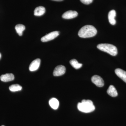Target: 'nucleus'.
Returning a JSON list of instances; mask_svg holds the SVG:
<instances>
[{"instance_id": "obj_10", "label": "nucleus", "mask_w": 126, "mask_h": 126, "mask_svg": "<svg viewBox=\"0 0 126 126\" xmlns=\"http://www.w3.org/2000/svg\"><path fill=\"white\" fill-rule=\"evenodd\" d=\"M115 73L117 75L126 83V72L120 68L115 69Z\"/></svg>"}, {"instance_id": "obj_13", "label": "nucleus", "mask_w": 126, "mask_h": 126, "mask_svg": "<svg viewBox=\"0 0 126 126\" xmlns=\"http://www.w3.org/2000/svg\"><path fill=\"white\" fill-rule=\"evenodd\" d=\"M49 103L50 107L53 109L56 110L58 108L59 102L56 98H51L50 99Z\"/></svg>"}, {"instance_id": "obj_21", "label": "nucleus", "mask_w": 126, "mask_h": 126, "mask_svg": "<svg viewBox=\"0 0 126 126\" xmlns=\"http://www.w3.org/2000/svg\"></svg>"}, {"instance_id": "obj_7", "label": "nucleus", "mask_w": 126, "mask_h": 126, "mask_svg": "<svg viewBox=\"0 0 126 126\" xmlns=\"http://www.w3.org/2000/svg\"><path fill=\"white\" fill-rule=\"evenodd\" d=\"M78 16V13L77 11L69 10L64 13L62 16V17L63 19H69L75 18Z\"/></svg>"}, {"instance_id": "obj_11", "label": "nucleus", "mask_w": 126, "mask_h": 126, "mask_svg": "<svg viewBox=\"0 0 126 126\" xmlns=\"http://www.w3.org/2000/svg\"><path fill=\"white\" fill-rule=\"evenodd\" d=\"M116 16V12L115 10H112L108 14V19L111 25H115L116 24L115 18Z\"/></svg>"}, {"instance_id": "obj_17", "label": "nucleus", "mask_w": 126, "mask_h": 126, "mask_svg": "<svg viewBox=\"0 0 126 126\" xmlns=\"http://www.w3.org/2000/svg\"><path fill=\"white\" fill-rule=\"evenodd\" d=\"M21 86L18 84H12L9 87V90L12 92H17L20 91L22 89Z\"/></svg>"}, {"instance_id": "obj_19", "label": "nucleus", "mask_w": 126, "mask_h": 126, "mask_svg": "<svg viewBox=\"0 0 126 126\" xmlns=\"http://www.w3.org/2000/svg\"><path fill=\"white\" fill-rule=\"evenodd\" d=\"M52 0L56 1H62L63 0Z\"/></svg>"}, {"instance_id": "obj_12", "label": "nucleus", "mask_w": 126, "mask_h": 126, "mask_svg": "<svg viewBox=\"0 0 126 126\" xmlns=\"http://www.w3.org/2000/svg\"><path fill=\"white\" fill-rule=\"evenodd\" d=\"M45 8L42 6L36 7L34 11V15L36 16H40L45 13Z\"/></svg>"}, {"instance_id": "obj_3", "label": "nucleus", "mask_w": 126, "mask_h": 126, "mask_svg": "<svg viewBox=\"0 0 126 126\" xmlns=\"http://www.w3.org/2000/svg\"><path fill=\"white\" fill-rule=\"evenodd\" d=\"M97 48L100 50L107 52L112 56H116L118 53L117 48L113 45L108 44H99L97 46Z\"/></svg>"}, {"instance_id": "obj_16", "label": "nucleus", "mask_w": 126, "mask_h": 126, "mask_svg": "<svg viewBox=\"0 0 126 126\" xmlns=\"http://www.w3.org/2000/svg\"><path fill=\"white\" fill-rule=\"evenodd\" d=\"M70 63L73 67L75 69H78L81 68L82 66V64L78 63L77 60L73 59L70 61Z\"/></svg>"}, {"instance_id": "obj_8", "label": "nucleus", "mask_w": 126, "mask_h": 126, "mask_svg": "<svg viewBox=\"0 0 126 126\" xmlns=\"http://www.w3.org/2000/svg\"><path fill=\"white\" fill-rule=\"evenodd\" d=\"M41 60L40 59H37L32 62L30 64L29 70L31 72L36 71L38 69L40 65Z\"/></svg>"}, {"instance_id": "obj_6", "label": "nucleus", "mask_w": 126, "mask_h": 126, "mask_svg": "<svg viewBox=\"0 0 126 126\" xmlns=\"http://www.w3.org/2000/svg\"><path fill=\"white\" fill-rule=\"evenodd\" d=\"M66 70L65 67L63 65H59L56 67L54 70L53 74L55 77L61 76L65 74Z\"/></svg>"}, {"instance_id": "obj_18", "label": "nucleus", "mask_w": 126, "mask_h": 126, "mask_svg": "<svg viewBox=\"0 0 126 126\" xmlns=\"http://www.w3.org/2000/svg\"><path fill=\"white\" fill-rule=\"evenodd\" d=\"M82 3L86 5H89L93 2V0H80Z\"/></svg>"}, {"instance_id": "obj_9", "label": "nucleus", "mask_w": 126, "mask_h": 126, "mask_svg": "<svg viewBox=\"0 0 126 126\" xmlns=\"http://www.w3.org/2000/svg\"><path fill=\"white\" fill-rule=\"evenodd\" d=\"M15 79L14 75L12 73H7L2 75L0 77V80L2 82H7L12 81Z\"/></svg>"}, {"instance_id": "obj_15", "label": "nucleus", "mask_w": 126, "mask_h": 126, "mask_svg": "<svg viewBox=\"0 0 126 126\" xmlns=\"http://www.w3.org/2000/svg\"><path fill=\"white\" fill-rule=\"evenodd\" d=\"M16 31L19 36H22L23 32L25 29V27L24 25L19 24L15 26Z\"/></svg>"}, {"instance_id": "obj_14", "label": "nucleus", "mask_w": 126, "mask_h": 126, "mask_svg": "<svg viewBox=\"0 0 126 126\" xmlns=\"http://www.w3.org/2000/svg\"><path fill=\"white\" fill-rule=\"evenodd\" d=\"M107 93L111 97H116L118 95L117 91L114 86L113 85H110L109 86L107 91Z\"/></svg>"}, {"instance_id": "obj_5", "label": "nucleus", "mask_w": 126, "mask_h": 126, "mask_svg": "<svg viewBox=\"0 0 126 126\" xmlns=\"http://www.w3.org/2000/svg\"><path fill=\"white\" fill-rule=\"evenodd\" d=\"M92 82L98 87H101L104 85V81L101 77L98 75H94L92 78Z\"/></svg>"}, {"instance_id": "obj_4", "label": "nucleus", "mask_w": 126, "mask_h": 126, "mask_svg": "<svg viewBox=\"0 0 126 126\" xmlns=\"http://www.w3.org/2000/svg\"><path fill=\"white\" fill-rule=\"evenodd\" d=\"M59 35V32L55 31L50 32L44 36H43L41 38V41L43 42H48L49 41L53 40L57 37Z\"/></svg>"}, {"instance_id": "obj_1", "label": "nucleus", "mask_w": 126, "mask_h": 126, "mask_svg": "<svg viewBox=\"0 0 126 126\" xmlns=\"http://www.w3.org/2000/svg\"><path fill=\"white\" fill-rule=\"evenodd\" d=\"M97 30L91 25H86L82 27L78 32V35L82 38H88L94 36L96 34Z\"/></svg>"}, {"instance_id": "obj_20", "label": "nucleus", "mask_w": 126, "mask_h": 126, "mask_svg": "<svg viewBox=\"0 0 126 126\" xmlns=\"http://www.w3.org/2000/svg\"><path fill=\"white\" fill-rule=\"evenodd\" d=\"M1 57V54L0 53V59Z\"/></svg>"}, {"instance_id": "obj_2", "label": "nucleus", "mask_w": 126, "mask_h": 126, "mask_svg": "<svg viewBox=\"0 0 126 126\" xmlns=\"http://www.w3.org/2000/svg\"><path fill=\"white\" fill-rule=\"evenodd\" d=\"M78 108L80 111L84 113H89L95 110V107L91 100L83 99L81 102L79 103Z\"/></svg>"}]
</instances>
